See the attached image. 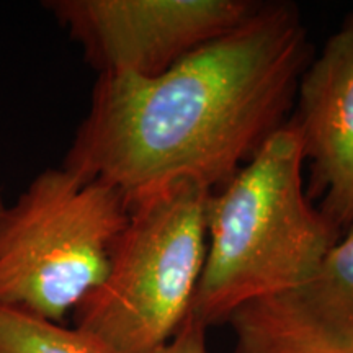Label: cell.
<instances>
[{
	"instance_id": "cell-1",
	"label": "cell",
	"mask_w": 353,
	"mask_h": 353,
	"mask_svg": "<svg viewBox=\"0 0 353 353\" xmlns=\"http://www.w3.org/2000/svg\"><path fill=\"white\" fill-rule=\"evenodd\" d=\"M311 56L296 6L263 2L161 76H99L63 165L128 208L185 180L214 192L285 125Z\"/></svg>"
},
{
	"instance_id": "cell-2",
	"label": "cell",
	"mask_w": 353,
	"mask_h": 353,
	"mask_svg": "<svg viewBox=\"0 0 353 353\" xmlns=\"http://www.w3.org/2000/svg\"><path fill=\"white\" fill-rule=\"evenodd\" d=\"M304 152L285 123L206 201V259L190 314L229 321L254 299L293 288L314 273L342 232L304 192Z\"/></svg>"
},
{
	"instance_id": "cell-3",
	"label": "cell",
	"mask_w": 353,
	"mask_h": 353,
	"mask_svg": "<svg viewBox=\"0 0 353 353\" xmlns=\"http://www.w3.org/2000/svg\"><path fill=\"white\" fill-rule=\"evenodd\" d=\"M128 219L108 185L64 165L39 172L0 210V306L64 324L107 276Z\"/></svg>"
},
{
	"instance_id": "cell-4",
	"label": "cell",
	"mask_w": 353,
	"mask_h": 353,
	"mask_svg": "<svg viewBox=\"0 0 353 353\" xmlns=\"http://www.w3.org/2000/svg\"><path fill=\"white\" fill-rule=\"evenodd\" d=\"M211 190L179 182L130 208L103 281L74 309V327L120 353H152L187 319L206 259Z\"/></svg>"
},
{
	"instance_id": "cell-5",
	"label": "cell",
	"mask_w": 353,
	"mask_h": 353,
	"mask_svg": "<svg viewBox=\"0 0 353 353\" xmlns=\"http://www.w3.org/2000/svg\"><path fill=\"white\" fill-rule=\"evenodd\" d=\"M255 0H52L48 10L101 74L157 77L249 20Z\"/></svg>"
},
{
	"instance_id": "cell-6",
	"label": "cell",
	"mask_w": 353,
	"mask_h": 353,
	"mask_svg": "<svg viewBox=\"0 0 353 353\" xmlns=\"http://www.w3.org/2000/svg\"><path fill=\"white\" fill-rule=\"evenodd\" d=\"M234 353H353V224L307 280L232 312Z\"/></svg>"
},
{
	"instance_id": "cell-7",
	"label": "cell",
	"mask_w": 353,
	"mask_h": 353,
	"mask_svg": "<svg viewBox=\"0 0 353 353\" xmlns=\"http://www.w3.org/2000/svg\"><path fill=\"white\" fill-rule=\"evenodd\" d=\"M293 117L311 169V195L339 231L353 224V13L311 59Z\"/></svg>"
},
{
	"instance_id": "cell-8",
	"label": "cell",
	"mask_w": 353,
	"mask_h": 353,
	"mask_svg": "<svg viewBox=\"0 0 353 353\" xmlns=\"http://www.w3.org/2000/svg\"><path fill=\"white\" fill-rule=\"evenodd\" d=\"M0 353H120L94 334L0 306Z\"/></svg>"
},
{
	"instance_id": "cell-9",
	"label": "cell",
	"mask_w": 353,
	"mask_h": 353,
	"mask_svg": "<svg viewBox=\"0 0 353 353\" xmlns=\"http://www.w3.org/2000/svg\"><path fill=\"white\" fill-rule=\"evenodd\" d=\"M206 327L188 312L187 319L165 345L152 353H208L206 350Z\"/></svg>"
},
{
	"instance_id": "cell-10",
	"label": "cell",
	"mask_w": 353,
	"mask_h": 353,
	"mask_svg": "<svg viewBox=\"0 0 353 353\" xmlns=\"http://www.w3.org/2000/svg\"><path fill=\"white\" fill-rule=\"evenodd\" d=\"M3 206H6V200H3V196H2V192H0V210H2Z\"/></svg>"
}]
</instances>
